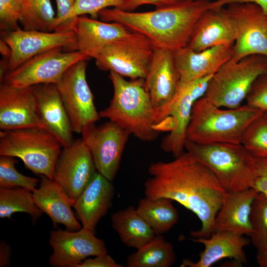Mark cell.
<instances>
[{"label":"cell","instance_id":"1","mask_svg":"<svg viewBox=\"0 0 267 267\" xmlns=\"http://www.w3.org/2000/svg\"><path fill=\"white\" fill-rule=\"evenodd\" d=\"M144 184L145 196L167 198L192 212L201 223L193 238L209 237L227 191L214 173L188 151L171 161L152 163Z\"/></svg>","mask_w":267,"mask_h":267},{"label":"cell","instance_id":"2","mask_svg":"<svg viewBox=\"0 0 267 267\" xmlns=\"http://www.w3.org/2000/svg\"><path fill=\"white\" fill-rule=\"evenodd\" d=\"M231 0H184L152 11L133 12L110 8L102 10V21L118 22L142 35L154 48L174 51L188 45L199 17L212 8L225 6Z\"/></svg>","mask_w":267,"mask_h":267},{"label":"cell","instance_id":"3","mask_svg":"<svg viewBox=\"0 0 267 267\" xmlns=\"http://www.w3.org/2000/svg\"><path fill=\"white\" fill-rule=\"evenodd\" d=\"M109 78L113 95L109 106L99 112L100 117L116 123L142 141L155 140L159 135L154 129L157 110L144 88V79L129 81L112 71Z\"/></svg>","mask_w":267,"mask_h":267},{"label":"cell","instance_id":"4","mask_svg":"<svg viewBox=\"0 0 267 267\" xmlns=\"http://www.w3.org/2000/svg\"><path fill=\"white\" fill-rule=\"evenodd\" d=\"M264 113L247 104L222 109L203 96L194 103L186 140L199 144L241 143L247 127Z\"/></svg>","mask_w":267,"mask_h":267},{"label":"cell","instance_id":"5","mask_svg":"<svg viewBox=\"0 0 267 267\" xmlns=\"http://www.w3.org/2000/svg\"><path fill=\"white\" fill-rule=\"evenodd\" d=\"M184 147L214 173L227 192L252 187L256 158L241 143L199 144L186 140Z\"/></svg>","mask_w":267,"mask_h":267},{"label":"cell","instance_id":"6","mask_svg":"<svg viewBox=\"0 0 267 267\" xmlns=\"http://www.w3.org/2000/svg\"><path fill=\"white\" fill-rule=\"evenodd\" d=\"M61 147L60 141L42 128L0 131V155L19 158L35 175L51 179Z\"/></svg>","mask_w":267,"mask_h":267},{"label":"cell","instance_id":"7","mask_svg":"<svg viewBox=\"0 0 267 267\" xmlns=\"http://www.w3.org/2000/svg\"><path fill=\"white\" fill-rule=\"evenodd\" d=\"M267 72V57L259 54L238 61L231 58L214 74L204 94L220 107L232 109L241 105L255 80Z\"/></svg>","mask_w":267,"mask_h":267},{"label":"cell","instance_id":"8","mask_svg":"<svg viewBox=\"0 0 267 267\" xmlns=\"http://www.w3.org/2000/svg\"><path fill=\"white\" fill-rule=\"evenodd\" d=\"M214 75L193 81H180L171 100L157 110L155 129L169 131L161 143L162 149L175 158L185 149L186 132L194 102L204 95L209 81Z\"/></svg>","mask_w":267,"mask_h":267},{"label":"cell","instance_id":"9","mask_svg":"<svg viewBox=\"0 0 267 267\" xmlns=\"http://www.w3.org/2000/svg\"><path fill=\"white\" fill-rule=\"evenodd\" d=\"M154 49L144 36L132 32L106 45L95 59V65L100 70L123 77L145 79Z\"/></svg>","mask_w":267,"mask_h":267},{"label":"cell","instance_id":"10","mask_svg":"<svg viewBox=\"0 0 267 267\" xmlns=\"http://www.w3.org/2000/svg\"><path fill=\"white\" fill-rule=\"evenodd\" d=\"M62 49L53 48L33 57L7 72L2 82L18 88L56 85L71 66L79 61L89 59L78 50L63 51Z\"/></svg>","mask_w":267,"mask_h":267},{"label":"cell","instance_id":"11","mask_svg":"<svg viewBox=\"0 0 267 267\" xmlns=\"http://www.w3.org/2000/svg\"><path fill=\"white\" fill-rule=\"evenodd\" d=\"M87 60L71 66L56 84L70 120L73 131L81 134L88 126L99 120V113L86 78Z\"/></svg>","mask_w":267,"mask_h":267},{"label":"cell","instance_id":"12","mask_svg":"<svg viewBox=\"0 0 267 267\" xmlns=\"http://www.w3.org/2000/svg\"><path fill=\"white\" fill-rule=\"evenodd\" d=\"M1 38L9 47L7 72L12 71L33 57L56 48L76 50V36L73 30L45 32L18 29L1 31Z\"/></svg>","mask_w":267,"mask_h":267},{"label":"cell","instance_id":"13","mask_svg":"<svg viewBox=\"0 0 267 267\" xmlns=\"http://www.w3.org/2000/svg\"><path fill=\"white\" fill-rule=\"evenodd\" d=\"M226 5L236 33L231 58L238 61L254 54L267 57V16L254 3L233 2Z\"/></svg>","mask_w":267,"mask_h":267},{"label":"cell","instance_id":"14","mask_svg":"<svg viewBox=\"0 0 267 267\" xmlns=\"http://www.w3.org/2000/svg\"><path fill=\"white\" fill-rule=\"evenodd\" d=\"M81 134L91 153L96 169L112 181L118 171L130 133L109 120L99 126L95 123L90 124Z\"/></svg>","mask_w":267,"mask_h":267},{"label":"cell","instance_id":"15","mask_svg":"<svg viewBox=\"0 0 267 267\" xmlns=\"http://www.w3.org/2000/svg\"><path fill=\"white\" fill-rule=\"evenodd\" d=\"M96 172L91 153L82 138L63 147L56 162L52 179L72 203L81 194Z\"/></svg>","mask_w":267,"mask_h":267},{"label":"cell","instance_id":"16","mask_svg":"<svg viewBox=\"0 0 267 267\" xmlns=\"http://www.w3.org/2000/svg\"><path fill=\"white\" fill-rule=\"evenodd\" d=\"M49 243L53 252L48 259L53 267H77L85 259L107 254L105 242L82 227L76 231H51Z\"/></svg>","mask_w":267,"mask_h":267},{"label":"cell","instance_id":"17","mask_svg":"<svg viewBox=\"0 0 267 267\" xmlns=\"http://www.w3.org/2000/svg\"><path fill=\"white\" fill-rule=\"evenodd\" d=\"M30 127L44 129L38 115L34 86L18 88L2 82L0 87V130Z\"/></svg>","mask_w":267,"mask_h":267},{"label":"cell","instance_id":"18","mask_svg":"<svg viewBox=\"0 0 267 267\" xmlns=\"http://www.w3.org/2000/svg\"><path fill=\"white\" fill-rule=\"evenodd\" d=\"M70 30L75 34L76 50L95 59L106 45L132 32L121 23L99 21L85 15L73 19Z\"/></svg>","mask_w":267,"mask_h":267},{"label":"cell","instance_id":"19","mask_svg":"<svg viewBox=\"0 0 267 267\" xmlns=\"http://www.w3.org/2000/svg\"><path fill=\"white\" fill-rule=\"evenodd\" d=\"M233 44L217 46L199 52L186 45L173 51L180 81L191 82L214 75L232 58Z\"/></svg>","mask_w":267,"mask_h":267},{"label":"cell","instance_id":"20","mask_svg":"<svg viewBox=\"0 0 267 267\" xmlns=\"http://www.w3.org/2000/svg\"><path fill=\"white\" fill-rule=\"evenodd\" d=\"M193 242L204 245V249L199 254L197 262L184 259L181 267H210L224 258L233 260L235 265L241 266L247 262L244 248L250 243V240L244 235L229 231H217L209 237L190 238Z\"/></svg>","mask_w":267,"mask_h":267},{"label":"cell","instance_id":"21","mask_svg":"<svg viewBox=\"0 0 267 267\" xmlns=\"http://www.w3.org/2000/svg\"><path fill=\"white\" fill-rule=\"evenodd\" d=\"M180 81L173 51L154 48L144 86L157 110L171 100Z\"/></svg>","mask_w":267,"mask_h":267},{"label":"cell","instance_id":"22","mask_svg":"<svg viewBox=\"0 0 267 267\" xmlns=\"http://www.w3.org/2000/svg\"><path fill=\"white\" fill-rule=\"evenodd\" d=\"M38 113L44 128L53 134L62 147L74 139L72 124L55 84L34 86Z\"/></svg>","mask_w":267,"mask_h":267},{"label":"cell","instance_id":"23","mask_svg":"<svg viewBox=\"0 0 267 267\" xmlns=\"http://www.w3.org/2000/svg\"><path fill=\"white\" fill-rule=\"evenodd\" d=\"M236 38L233 22L224 6L210 9L197 21L188 45L199 52L213 47L233 44Z\"/></svg>","mask_w":267,"mask_h":267},{"label":"cell","instance_id":"24","mask_svg":"<svg viewBox=\"0 0 267 267\" xmlns=\"http://www.w3.org/2000/svg\"><path fill=\"white\" fill-rule=\"evenodd\" d=\"M114 194L111 181L96 172L72 206L82 227L95 233L98 223L112 205Z\"/></svg>","mask_w":267,"mask_h":267},{"label":"cell","instance_id":"25","mask_svg":"<svg viewBox=\"0 0 267 267\" xmlns=\"http://www.w3.org/2000/svg\"><path fill=\"white\" fill-rule=\"evenodd\" d=\"M257 193L253 188L228 191L216 217L213 232L229 231L250 236L253 231L250 214Z\"/></svg>","mask_w":267,"mask_h":267},{"label":"cell","instance_id":"26","mask_svg":"<svg viewBox=\"0 0 267 267\" xmlns=\"http://www.w3.org/2000/svg\"><path fill=\"white\" fill-rule=\"evenodd\" d=\"M40 177L39 187L32 192L37 206L48 215L54 227L60 223L69 230L80 229L82 226L72 211V203L62 187L53 179Z\"/></svg>","mask_w":267,"mask_h":267},{"label":"cell","instance_id":"27","mask_svg":"<svg viewBox=\"0 0 267 267\" xmlns=\"http://www.w3.org/2000/svg\"><path fill=\"white\" fill-rule=\"evenodd\" d=\"M111 222L121 241L129 247L138 249L156 235L133 206L113 213Z\"/></svg>","mask_w":267,"mask_h":267},{"label":"cell","instance_id":"28","mask_svg":"<svg viewBox=\"0 0 267 267\" xmlns=\"http://www.w3.org/2000/svg\"><path fill=\"white\" fill-rule=\"evenodd\" d=\"M173 201L167 198L146 196L138 201L136 211L156 235L168 232L178 221V213Z\"/></svg>","mask_w":267,"mask_h":267},{"label":"cell","instance_id":"29","mask_svg":"<svg viewBox=\"0 0 267 267\" xmlns=\"http://www.w3.org/2000/svg\"><path fill=\"white\" fill-rule=\"evenodd\" d=\"M176 256L172 244L162 235H156L150 241L130 255L127 259L128 267H170Z\"/></svg>","mask_w":267,"mask_h":267},{"label":"cell","instance_id":"30","mask_svg":"<svg viewBox=\"0 0 267 267\" xmlns=\"http://www.w3.org/2000/svg\"><path fill=\"white\" fill-rule=\"evenodd\" d=\"M17 212L29 214L33 222L43 214L35 203L31 191L22 187L0 188V218L11 219Z\"/></svg>","mask_w":267,"mask_h":267},{"label":"cell","instance_id":"31","mask_svg":"<svg viewBox=\"0 0 267 267\" xmlns=\"http://www.w3.org/2000/svg\"><path fill=\"white\" fill-rule=\"evenodd\" d=\"M20 23L24 30L53 32L55 15L50 0H21Z\"/></svg>","mask_w":267,"mask_h":267},{"label":"cell","instance_id":"32","mask_svg":"<svg viewBox=\"0 0 267 267\" xmlns=\"http://www.w3.org/2000/svg\"><path fill=\"white\" fill-rule=\"evenodd\" d=\"M263 114L247 127L241 143L254 157L267 159V120Z\"/></svg>","mask_w":267,"mask_h":267},{"label":"cell","instance_id":"33","mask_svg":"<svg viewBox=\"0 0 267 267\" xmlns=\"http://www.w3.org/2000/svg\"><path fill=\"white\" fill-rule=\"evenodd\" d=\"M252 233L250 241L257 250L267 248V197L257 193L250 214Z\"/></svg>","mask_w":267,"mask_h":267},{"label":"cell","instance_id":"34","mask_svg":"<svg viewBox=\"0 0 267 267\" xmlns=\"http://www.w3.org/2000/svg\"><path fill=\"white\" fill-rule=\"evenodd\" d=\"M17 162L15 157L0 155V188L22 187L33 192L37 188L40 180L19 173L15 167Z\"/></svg>","mask_w":267,"mask_h":267},{"label":"cell","instance_id":"35","mask_svg":"<svg viewBox=\"0 0 267 267\" xmlns=\"http://www.w3.org/2000/svg\"><path fill=\"white\" fill-rule=\"evenodd\" d=\"M126 0H76L69 14L64 18L61 24L55 31L70 30L71 21L75 17L90 15L95 18L99 16L102 10L109 7L120 8Z\"/></svg>","mask_w":267,"mask_h":267},{"label":"cell","instance_id":"36","mask_svg":"<svg viewBox=\"0 0 267 267\" xmlns=\"http://www.w3.org/2000/svg\"><path fill=\"white\" fill-rule=\"evenodd\" d=\"M22 14L21 0H0V29L9 31L18 29Z\"/></svg>","mask_w":267,"mask_h":267},{"label":"cell","instance_id":"37","mask_svg":"<svg viewBox=\"0 0 267 267\" xmlns=\"http://www.w3.org/2000/svg\"><path fill=\"white\" fill-rule=\"evenodd\" d=\"M246 100V104L264 112L267 111V72L255 80Z\"/></svg>","mask_w":267,"mask_h":267},{"label":"cell","instance_id":"38","mask_svg":"<svg viewBox=\"0 0 267 267\" xmlns=\"http://www.w3.org/2000/svg\"><path fill=\"white\" fill-rule=\"evenodd\" d=\"M256 158V175L251 188L267 197V159Z\"/></svg>","mask_w":267,"mask_h":267},{"label":"cell","instance_id":"39","mask_svg":"<svg viewBox=\"0 0 267 267\" xmlns=\"http://www.w3.org/2000/svg\"><path fill=\"white\" fill-rule=\"evenodd\" d=\"M184 0H126L120 9L133 11L138 7L146 4H152L160 7L175 4Z\"/></svg>","mask_w":267,"mask_h":267},{"label":"cell","instance_id":"40","mask_svg":"<svg viewBox=\"0 0 267 267\" xmlns=\"http://www.w3.org/2000/svg\"><path fill=\"white\" fill-rule=\"evenodd\" d=\"M107 254L89 257L79 264L77 267H122Z\"/></svg>","mask_w":267,"mask_h":267},{"label":"cell","instance_id":"41","mask_svg":"<svg viewBox=\"0 0 267 267\" xmlns=\"http://www.w3.org/2000/svg\"><path fill=\"white\" fill-rule=\"evenodd\" d=\"M76 0H56L57 14L53 25L55 31L72 9Z\"/></svg>","mask_w":267,"mask_h":267},{"label":"cell","instance_id":"42","mask_svg":"<svg viewBox=\"0 0 267 267\" xmlns=\"http://www.w3.org/2000/svg\"><path fill=\"white\" fill-rule=\"evenodd\" d=\"M12 255L11 248L4 241L0 242V267H7L10 265Z\"/></svg>","mask_w":267,"mask_h":267},{"label":"cell","instance_id":"43","mask_svg":"<svg viewBox=\"0 0 267 267\" xmlns=\"http://www.w3.org/2000/svg\"><path fill=\"white\" fill-rule=\"evenodd\" d=\"M233 2L254 3L258 5L267 16V0H231L230 3Z\"/></svg>","mask_w":267,"mask_h":267},{"label":"cell","instance_id":"44","mask_svg":"<svg viewBox=\"0 0 267 267\" xmlns=\"http://www.w3.org/2000/svg\"><path fill=\"white\" fill-rule=\"evenodd\" d=\"M256 260L260 267H267V248L257 250Z\"/></svg>","mask_w":267,"mask_h":267},{"label":"cell","instance_id":"45","mask_svg":"<svg viewBox=\"0 0 267 267\" xmlns=\"http://www.w3.org/2000/svg\"><path fill=\"white\" fill-rule=\"evenodd\" d=\"M263 115H264V117H265V118L267 119V111L264 112V114H263Z\"/></svg>","mask_w":267,"mask_h":267}]
</instances>
